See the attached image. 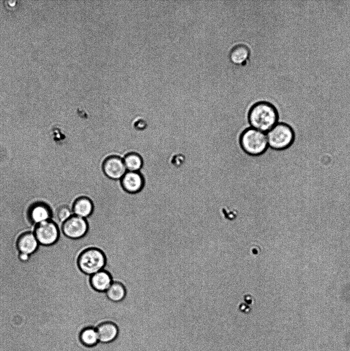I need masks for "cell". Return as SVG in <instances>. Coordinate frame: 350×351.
<instances>
[{
  "instance_id": "13",
  "label": "cell",
  "mask_w": 350,
  "mask_h": 351,
  "mask_svg": "<svg viewBox=\"0 0 350 351\" xmlns=\"http://www.w3.org/2000/svg\"><path fill=\"white\" fill-rule=\"evenodd\" d=\"M112 282L110 274L104 270L90 276V284L92 287L99 292H105Z\"/></svg>"
},
{
  "instance_id": "10",
  "label": "cell",
  "mask_w": 350,
  "mask_h": 351,
  "mask_svg": "<svg viewBox=\"0 0 350 351\" xmlns=\"http://www.w3.org/2000/svg\"><path fill=\"white\" fill-rule=\"evenodd\" d=\"M72 210L73 215L86 219L93 213L94 206L89 198L81 196L75 200Z\"/></svg>"
},
{
  "instance_id": "11",
  "label": "cell",
  "mask_w": 350,
  "mask_h": 351,
  "mask_svg": "<svg viewBox=\"0 0 350 351\" xmlns=\"http://www.w3.org/2000/svg\"><path fill=\"white\" fill-rule=\"evenodd\" d=\"M39 244L33 233L28 232L22 234L17 241V248L20 252L31 255L34 253Z\"/></svg>"
},
{
  "instance_id": "16",
  "label": "cell",
  "mask_w": 350,
  "mask_h": 351,
  "mask_svg": "<svg viewBox=\"0 0 350 351\" xmlns=\"http://www.w3.org/2000/svg\"><path fill=\"white\" fill-rule=\"evenodd\" d=\"M123 159L127 171L139 172L143 165L142 157L135 152L127 154Z\"/></svg>"
},
{
  "instance_id": "14",
  "label": "cell",
  "mask_w": 350,
  "mask_h": 351,
  "mask_svg": "<svg viewBox=\"0 0 350 351\" xmlns=\"http://www.w3.org/2000/svg\"><path fill=\"white\" fill-rule=\"evenodd\" d=\"M29 217L35 225L51 220L52 213L50 209L43 204H37L33 206L29 211Z\"/></svg>"
},
{
  "instance_id": "12",
  "label": "cell",
  "mask_w": 350,
  "mask_h": 351,
  "mask_svg": "<svg viewBox=\"0 0 350 351\" xmlns=\"http://www.w3.org/2000/svg\"><path fill=\"white\" fill-rule=\"evenodd\" d=\"M96 329L99 340L103 343L112 341L117 337L119 331L117 325L110 321L100 323Z\"/></svg>"
},
{
  "instance_id": "8",
  "label": "cell",
  "mask_w": 350,
  "mask_h": 351,
  "mask_svg": "<svg viewBox=\"0 0 350 351\" xmlns=\"http://www.w3.org/2000/svg\"><path fill=\"white\" fill-rule=\"evenodd\" d=\"M120 181L123 190L130 194L140 192L145 184L144 178L139 172L127 171Z\"/></svg>"
},
{
  "instance_id": "17",
  "label": "cell",
  "mask_w": 350,
  "mask_h": 351,
  "mask_svg": "<svg viewBox=\"0 0 350 351\" xmlns=\"http://www.w3.org/2000/svg\"><path fill=\"white\" fill-rule=\"evenodd\" d=\"M80 340L86 346H94L99 340L96 329L92 327L85 328L81 332Z\"/></svg>"
},
{
  "instance_id": "20",
  "label": "cell",
  "mask_w": 350,
  "mask_h": 351,
  "mask_svg": "<svg viewBox=\"0 0 350 351\" xmlns=\"http://www.w3.org/2000/svg\"><path fill=\"white\" fill-rule=\"evenodd\" d=\"M244 300L247 303L250 304L252 302V298L250 296H246L244 298Z\"/></svg>"
},
{
  "instance_id": "4",
  "label": "cell",
  "mask_w": 350,
  "mask_h": 351,
  "mask_svg": "<svg viewBox=\"0 0 350 351\" xmlns=\"http://www.w3.org/2000/svg\"><path fill=\"white\" fill-rule=\"evenodd\" d=\"M77 264L82 272L91 276L103 269L106 258L102 251L97 248H91L81 253Z\"/></svg>"
},
{
  "instance_id": "5",
  "label": "cell",
  "mask_w": 350,
  "mask_h": 351,
  "mask_svg": "<svg viewBox=\"0 0 350 351\" xmlns=\"http://www.w3.org/2000/svg\"><path fill=\"white\" fill-rule=\"evenodd\" d=\"M34 234L39 244L50 246L58 241L60 231L54 221L48 220L36 225Z\"/></svg>"
},
{
  "instance_id": "18",
  "label": "cell",
  "mask_w": 350,
  "mask_h": 351,
  "mask_svg": "<svg viewBox=\"0 0 350 351\" xmlns=\"http://www.w3.org/2000/svg\"><path fill=\"white\" fill-rule=\"evenodd\" d=\"M73 215L72 210L66 206H61L57 209L56 217L60 232L62 231V224Z\"/></svg>"
},
{
  "instance_id": "7",
  "label": "cell",
  "mask_w": 350,
  "mask_h": 351,
  "mask_svg": "<svg viewBox=\"0 0 350 351\" xmlns=\"http://www.w3.org/2000/svg\"><path fill=\"white\" fill-rule=\"evenodd\" d=\"M102 170L108 178L113 180H120L127 171L123 159L116 155L105 158L102 164Z\"/></svg>"
},
{
  "instance_id": "6",
  "label": "cell",
  "mask_w": 350,
  "mask_h": 351,
  "mask_svg": "<svg viewBox=\"0 0 350 351\" xmlns=\"http://www.w3.org/2000/svg\"><path fill=\"white\" fill-rule=\"evenodd\" d=\"M88 230V224L85 218L75 215L71 216L62 226L63 234L68 238L77 239L83 237Z\"/></svg>"
},
{
  "instance_id": "9",
  "label": "cell",
  "mask_w": 350,
  "mask_h": 351,
  "mask_svg": "<svg viewBox=\"0 0 350 351\" xmlns=\"http://www.w3.org/2000/svg\"><path fill=\"white\" fill-rule=\"evenodd\" d=\"M250 55V50L246 45L240 43L230 49L228 57L231 63L236 65H243L246 63Z\"/></svg>"
},
{
  "instance_id": "3",
  "label": "cell",
  "mask_w": 350,
  "mask_h": 351,
  "mask_svg": "<svg viewBox=\"0 0 350 351\" xmlns=\"http://www.w3.org/2000/svg\"><path fill=\"white\" fill-rule=\"evenodd\" d=\"M268 147L276 151L287 149L293 144L295 134L293 127L284 122H278L266 133Z\"/></svg>"
},
{
  "instance_id": "2",
  "label": "cell",
  "mask_w": 350,
  "mask_h": 351,
  "mask_svg": "<svg viewBox=\"0 0 350 351\" xmlns=\"http://www.w3.org/2000/svg\"><path fill=\"white\" fill-rule=\"evenodd\" d=\"M239 143L245 153L254 157L263 155L269 147L266 133L250 126L241 133Z\"/></svg>"
},
{
  "instance_id": "19",
  "label": "cell",
  "mask_w": 350,
  "mask_h": 351,
  "mask_svg": "<svg viewBox=\"0 0 350 351\" xmlns=\"http://www.w3.org/2000/svg\"><path fill=\"white\" fill-rule=\"evenodd\" d=\"M17 2V1H5L4 2L5 6L7 8L12 9V8H13L16 5Z\"/></svg>"
},
{
  "instance_id": "1",
  "label": "cell",
  "mask_w": 350,
  "mask_h": 351,
  "mask_svg": "<svg viewBox=\"0 0 350 351\" xmlns=\"http://www.w3.org/2000/svg\"><path fill=\"white\" fill-rule=\"evenodd\" d=\"M279 118L276 107L267 101L256 102L247 113V120L250 126L265 133L278 122Z\"/></svg>"
},
{
  "instance_id": "15",
  "label": "cell",
  "mask_w": 350,
  "mask_h": 351,
  "mask_svg": "<svg viewBox=\"0 0 350 351\" xmlns=\"http://www.w3.org/2000/svg\"><path fill=\"white\" fill-rule=\"evenodd\" d=\"M107 298L113 302L122 301L125 297L126 290L122 284L118 282H112L110 287L105 291Z\"/></svg>"
}]
</instances>
